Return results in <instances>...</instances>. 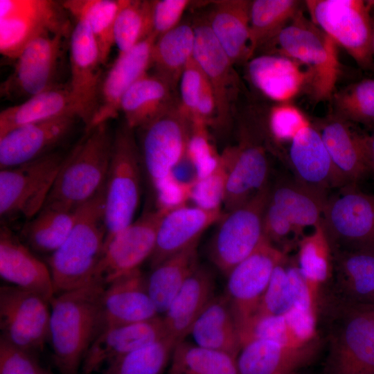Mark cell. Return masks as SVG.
Here are the masks:
<instances>
[{"label": "cell", "mask_w": 374, "mask_h": 374, "mask_svg": "<svg viewBox=\"0 0 374 374\" xmlns=\"http://www.w3.org/2000/svg\"><path fill=\"white\" fill-rule=\"evenodd\" d=\"M177 344L166 337L111 361L101 374H163Z\"/></svg>", "instance_id": "f6af8a7d"}, {"label": "cell", "mask_w": 374, "mask_h": 374, "mask_svg": "<svg viewBox=\"0 0 374 374\" xmlns=\"http://www.w3.org/2000/svg\"><path fill=\"white\" fill-rule=\"evenodd\" d=\"M169 374H239L236 357L185 340L172 353Z\"/></svg>", "instance_id": "ee69618b"}, {"label": "cell", "mask_w": 374, "mask_h": 374, "mask_svg": "<svg viewBox=\"0 0 374 374\" xmlns=\"http://www.w3.org/2000/svg\"><path fill=\"white\" fill-rule=\"evenodd\" d=\"M331 100L335 116L347 122L374 125V79H364L335 91Z\"/></svg>", "instance_id": "7dc6e473"}, {"label": "cell", "mask_w": 374, "mask_h": 374, "mask_svg": "<svg viewBox=\"0 0 374 374\" xmlns=\"http://www.w3.org/2000/svg\"><path fill=\"white\" fill-rule=\"evenodd\" d=\"M226 171L220 161L210 174L193 183L190 198L197 206L208 210L221 209L225 189Z\"/></svg>", "instance_id": "816d5d0a"}, {"label": "cell", "mask_w": 374, "mask_h": 374, "mask_svg": "<svg viewBox=\"0 0 374 374\" xmlns=\"http://www.w3.org/2000/svg\"><path fill=\"white\" fill-rule=\"evenodd\" d=\"M214 283L211 272L199 265L161 315L168 337L178 344L189 335L193 323L215 296Z\"/></svg>", "instance_id": "1f68e13d"}, {"label": "cell", "mask_w": 374, "mask_h": 374, "mask_svg": "<svg viewBox=\"0 0 374 374\" xmlns=\"http://www.w3.org/2000/svg\"><path fill=\"white\" fill-rule=\"evenodd\" d=\"M195 30L186 24L178 25L157 39L152 51L155 74L172 88L179 81L182 71L193 58Z\"/></svg>", "instance_id": "f35d334b"}, {"label": "cell", "mask_w": 374, "mask_h": 374, "mask_svg": "<svg viewBox=\"0 0 374 374\" xmlns=\"http://www.w3.org/2000/svg\"><path fill=\"white\" fill-rule=\"evenodd\" d=\"M139 130L142 166L154 188L186 157L191 122L179 106L172 105Z\"/></svg>", "instance_id": "7c38bea8"}, {"label": "cell", "mask_w": 374, "mask_h": 374, "mask_svg": "<svg viewBox=\"0 0 374 374\" xmlns=\"http://www.w3.org/2000/svg\"><path fill=\"white\" fill-rule=\"evenodd\" d=\"M216 112L215 98L213 89L207 80L194 109L190 122L201 123L208 125L213 117L216 116Z\"/></svg>", "instance_id": "6f0895ef"}, {"label": "cell", "mask_w": 374, "mask_h": 374, "mask_svg": "<svg viewBox=\"0 0 374 374\" xmlns=\"http://www.w3.org/2000/svg\"><path fill=\"white\" fill-rule=\"evenodd\" d=\"M105 287L92 281L55 295L50 302L49 341L60 374H78L89 348L100 332V303Z\"/></svg>", "instance_id": "6da1fadb"}, {"label": "cell", "mask_w": 374, "mask_h": 374, "mask_svg": "<svg viewBox=\"0 0 374 374\" xmlns=\"http://www.w3.org/2000/svg\"><path fill=\"white\" fill-rule=\"evenodd\" d=\"M167 337L161 315L152 319L109 327L89 348L81 370L92 374L103 364Z\"/></svg>", "instance_id": "d4e9b609"}, {"label": "cell", "mask_w": 374, "mask_h": 374, "mask_svg": "<svg viewBox=\"0 0 374 374\" xmlns=\"http://www.w3.org/2000/svg\"><path fill=\"white\" fill-rule=\"evenodd\" d=\"M192 185L193 183L179 181L171 174L154 188L158 208L171 210L186 205V200L190 198Z\"/></svg>", "instance_id": "9f6ffc18"}, {"label": "cell", "mask_w": 374, "mask_h": 374, "mask_svg": "<svg viewBox=\"0 0 374 374\" xmlns=\"http://www.w3.org/2000/svg\"><path fill=\"white\" fill-rule=\"evenodd\" d=\"M296 0H254L251 3L249 54L272 41L299 13Z\"/></svg>", "instance_id": "7bdbcfd3"}, {"label": "cell", "mask_w": 374, "mask_h": 374, "mask_svg": "<svg viewBox=\"0 0 374 374\" xmlns=\"http://www.w3.org/2000/svg\"><path fill=\"white\" fill-rule=\"evenodd\" d=\"M50 303L14 285L0 287V337L37 355L50 340Z\"/></svg>", "instance_id": "4fadbf2b"}, {"label": "cell", "mask_w": 374, "mask_h": 374, "mask_svg": "<svg viewBox=\"0 0 374 374\" xmlns=\"http://www.w3.org/2000/svg\"><path fill=\"white\" fill-rule=\"evenodd\" d=\"M292 310L317 312V306L295 257L286 254L275 267L253 317L285 315Z\"/></svg>", "instance_id": "4dcf8cb0"}, {"label": "cell", "mask_w": 374, "mask_h": 374, "mask_svg": "<svg viewBox=\"0 0 374 374\" xmlns=\"http://www.w3.org/2000/svg\"><path fill=\"white\" fill-rule=\"evenodd\" d=\"M125 0H66L62 1L75 20L84 21L98 46L101 62L105 64L114 44V28L117 15Z\"/></svg>", "instance_id": "b9f144b4"}, {"label": "cell", "mask_w": 374, "mask_h": 374, "mask_svg": "<svg viewBox=\"0 0 374 374\" xmlns=\"http://www.w3.org/2000/svg\"><path fill=\"white\" fill-rule=\"evenodd\" d=\"M134 131L125 124L113 136L105 186V244L134 220L139 205L142 163Z\"/></svg>", "instance_id": "8992f818"}, {"label": "cell", "mask_w": 374, "mask_h": 374, "mask_svg": "<svg viewBox=\"0 0 374 374\" xmlns=\"http://www.w3.org/2000/svg\"><path fill=\"white\" fill-rule=\"evenodd\" d=\"M310 20L344 48L357 64L373 63L372 12L374 1L306 0Z\"/></svg>", "instance_id": "52a82bcc"}, {"label": "cell", "mask_w": 374, "mask_h": 374, "mask_svg": "<svg viewBox=\"0 0 374 374\" xmlns=\"http://www.w3.org/2000/svg\"><path fill=\"white\" fill-rule=\"evenodd\" d=\"M270 186L240 206L224 213L210 242L208 256L224 275L253 253L266 239L263 216Z\"/></svg>", "instance_id": "9c48e42d"}, {"label": "cell", "mask_w": 374, "mask_h": 374, "mask_svg": "<svg viewBox=\"0 0 374 374\" xmlns=\"http://www.w3.org/2000/svg\"><path fill=\"white\" fill-rule=\"evenodd\" d=\"M189 335L200 347L237 357L241 349L239 327L224 294L214 296L193 323Z\"/></svg>", "instance_id": "d6a6232c"}, {"label": "cell", "mask_w": 374, "mask_h": 374, "mask_svg": "<svg viewBox=\"0 0 374 374\" xmlns=\"http://www.w3.org/2000/svg\"><path fill=\"white\" fill-rule=\"evenodd\" d=\"M197 244L170 256L151 269L146 276L147 288L159 315L165 313L187 278L199 265Z\"/></svg>", "instance_id": "74e56055"}, {"label": "cell", "mask_w": 374, "mask_h": 374, "mask_svg": "<svg viewBox=\"0 0 374 374\" xmlns=\"http://www.w3.org/2000/svg\"><path fill=\"white\" fill-rule=\"evenodd\" d=\"M319 305L328 329L325 374H374V304L347 303L328 295Z\"/></svg>", "instance_id": "7a4b0ae2"}, {"label": "cell", "mask_w": 374, "mask_h": 374, "mask_svg": "<svg viewBox=\"0 0 374 374\" xmlns=\"http://www.w3.org/2000/svg\"><path fill=\"white\" fill-rule=\"evenodd\" d=\"M207 125L201 123H191V133L186 157L193 165L197 179L206 177L218 166L220 154L211 143Z\"/></svg>", "instance_id": "681fc988"}, {"label": "cell", "mask_w": 374, "mask_h": 374, "mask_svg": "<svg viewBox=\"0 0 374 374\" xmlns=\"http://www.w3.org/2000/svg\"><path fill=\"white\" fill-rule=\"evenodd\" d=\"M288 162L301 184L327 195L329 189L338 188L333 166L317 127L303 128L290 143Z\"/></svg>", "instance_id": "f1b7e54d"}, {"label": "cell", "mask_w": 374, "mask_h": 374, "mask_svg": "<svg viewBox=\"0 0 374 374\" xmlns=\"http://www.w3.org/2000/svg\"><path fill=\"white\" fill-rule=\"evenodd\" d=\"M372 48L374 53V10L372 12Z\"/></svg>", "instance_id": "91938a15"}, {"label": "cell", "mask_w": 374, "mask_h": 374, "mask_svg": "<svg viewBox=\"0 0 374 374\" xmlns=\"http://www.w3.org/2000/svg\"><path fill=\"white\" fill-rule=\"evenodd\" d=\"M170 85L154 74L145 73L125 93L120 112L125 125L135 130L148 124L172 106Z\"/></svg>", "instance_id": "e575fe53"}, {"label": "cell", "mask_w": 374, "mask_h": 374, "mask_svg": "<svg viewBox=\"0 0 374 374\" xmlns=\"http://www.w3.org/2000/svg\"><path fill=\"white\" fill-rule=\"evenodd\" d=\"M252 84L265 96L287 103L304 88L309 89L312 73L301 63L281 55H262L247 62Z\"/></svg>", "instance_id": "83f0119b"}, {"label": "cell", "mask_w": 374, "mask_h": 374, "mask_svg": "<svg viewBox=\"0 0 374 374\" xmlns=\"http://www.w3.org/2000/svg\"><path fill=\"white\" fill-rule=\"evenodd\" d=\"M69 50L71 80L69 87L77 115L87 130L97 109L103 80V64L96 39L83 20H75L70 34Z\"/></svg>", "instance_id": "e0dca14e"}, {"label": "cell", "mask_w": 374, "mask_h": 374, "mask_svg": "<svg viewBox=\"0 0 374 374\" xmlns=\"http://www.w3.org/2000/svg\"><path fill=\"white\" fill-rule=\"evenodd\" d=\"M224 213L183 205L168 211L158 227L156 244L150 258L151 269L182 250L198 243L204 231L217 222Z\"/></svg>", "instance_id": "484cf974"}, {"label": "cell", "mask_w": 374, "mask_h": 374, "mask_svg": "<svg viewBox=\"0 0 374 374\" xmlns=\"http://www.w3.org/2000/svg\"><path fill=\"white\" fill-rule=\"evenodd\" d=\"M43 374H52L50 371L44 369V373Z\"/></svg>", "instance_id": "94428289"}, {"label": "cell", "mask_w": 374, "mask_h": 374, "mask_svg": "<svg viewBox=\"0 0 374 374\" xmlns=\"http://www.w3.org/2000/svg\"><path fill=\"white\" fill-rule=\"evenodd\" d=\"M328 196L293 179H282L269 188L268 200L276 206L303 237V230L321 222Z\"/></svg>", "instance_id": "8d00e7d4"}, {"label": "cell", "mask_w": 374, "mask_h": 374, "mask_svg": "<svg viewBox=\"0 0 374 374\" xmlns=\"http://www.w3.org/2000/svg\"><path fill=\"white\" fill-rule=\"evenodd\" d=\"M158 38L153 32L148 38L118 54L115 62L103 78L97 109L86 131L116 118L120 112L121 100L128 89L148 73L152 65V48Z\"/></svg>", "instance_id": "ffe728a7"}, {"label": "cell", "mask_w": 374, "mask_h": 374, "mask_svg": "<svg viewBox=\"0 0 374 374\" xmlns=\"http://www.w3.org/2000/svg\"><path fill=\"white\" fill-rule=\"evenodd\" d=\"M297 247V266L319 308L321 290L330 282L333 267L331 246L321 222L304 235Z\"/></svg>", "instance_id": "ab89813d"}, {"label": "cell", "mask_w": 374, "mask_h": 374, "mask_svg": "<svg viewBox=\"0 0 374 374\" xmlns=\"http://www.w3.org/2000/svg\"><path fill=\"white\" fill-rule=\"evenodd\" d=\"M240 337L241 347L247 341L257 339L272 340L289 346H302L308 343L301 340L284 315L253 317L240 328Z\"/></svg>", "instance_id": "c3c4849f"}, {"label": "cell", "mask_w": 374, "mask_h": 374, "mask_svg": "<svg viewBox=\"0 0 374 374\" xmlns=\"http://www.w3.org/2000/svg\"><path fill=\"white\" fill-rule=\"evenodd\" d=\"M75 115H64L15 128L0 137V168L15 167L54 152L72 132Z\"/></svg>", "instance_id": "d6986e66"}, {"label": "cell", "mask_w": 374, "mask_h": 374, "mask_svg": "<svg viewBox=\"0 0 374 374\" xmlns=\"http://www.w3.org/2000/svg\"><path fill=\"white\" fill-rule=\"evenodd\" d=\"M152 12V1L125 0L114 28L118 54L130 51L154 32Z\"/></svg>", "instance_id": "bcb514c9"}, {"label": "cell", "mask_w": 374, "mask_h": 374, "mask_svg": "<svg viewBox=\"0 0 374 374\" xmlns=\"http://www.w3.org/2000/svg\"><path fill=\"white\" fill-rule=\"evenodd\" d=\"M305 115L296 106L278 103L269 112L268 127L271 136L278 143H290L305 127L310 125Z\"/></svg>", "instance_id": "f907efd6"}, {"label": "cell", "mask_w": 374, "mask_h": 374, "mask_svg": "<svg viewBox=\"0 0 374 374\" xmlns=\"http://www.w3.org/2000/svg\"><path fill=\"white\" fill-rule=\"evenodd\" d=\"M251 1L214 2L207 23L233 64L248 62Z\"/></svg>", "instance_id": "836d02e7"}, {"label": "cell", "mask_w": 374, "mask_h": 374, "mask_svg": "<svg viewBox=\"0 0 374 374\" xmlns=\"http://www.w3.org/2000/svg\"><path fill=\"white\" fill-rule=\"evenodd\" d=\"M69 114L78 117L69 87L56 86L3 109L0 137L19 127Z\"/></svg>", "instance_id": "d590c367"}, {"label": "cell", "mask_w": 374, "mask_h": 374, "mask_svg": "<svg viewBox=\"0 0 374 374\" xmlns=\"http://www.w3.org/2000/svg\"><path fill=\"white\" fill-rule=\"evenodd\" d=\"M104 202L105 186L79 208L69 235L48 257V267L55 295L93 281L106 237Z\"/></svg>", "instance_id": "277c9868"}, {"label": "cell", "mask_w": 374, "mask_h": 374, "mask_svg": "<svg viewBox=\"0 0 374 374\" xmlns=\"http://www.w3.org/2000/svg\"><path fill=\"white\" fill-rule=\"evenodd\" d=\"M0 276L49 303L55 297L50 269L8 226L0 229Z\"/></svg>", "instance_id": "603a6c76"}, {"label": "cell", "mask_w": 374, "mask_h": 374, "mask_svg": "<svg viewBox=\"0 0 374 374\" xmlns=\"http://www.w3.org/2000/svg\"><path fill=\"white\" fill-rule=\"evenodd\" d=\"M179 82L181 100L179 108L190 121L200 94L207 82L204 73L193 58L182 71Z\"/></svg>", "instance_id": "db71d44e"}, {"label": "cell", "mask_w": 374, "mask_h": 374, "mask_svg": "<svg viewBox=\"0 0 374 374\" xmlns=\"http://www.w3.org/2000/svg\"><path fill=\"white\" fill-rule=\"evenodd\" d=\"M293 374H299L298 373H293Z\"/></svg>", "instance_id": "6125c7cd"}, {"label": "cell", "mask_w": 374, "mask_h": 374, "mask_svg": "<svg viewBox=\"0 0 374 374\" xmlns=\"http://www.w3.org/2000/svg\"><path fill=\"white\" fill-rule=\"evenodd\" d=\"M62 2L51 0L0 1V52L15 60L35 38L71 33Z\"/></svg>", "instance_id": "30bf717a"}, {"label": "cell", "mask_w": 374, "mask_h": 374, "mask_svg": "<svg viewBox=\"0 0 374 374\" xmlns=\"http://www.w3.org/2000/svg\"><path fill=\"white\" fill-rule=\"evenodd\" d=\"M320 346L317 337L302 346H289L269 339L247 341L236 357L239 374H293L310 364Z\"/></svg>", "instance_id": "cb8c5ba5"}, {"label": "cell", "mask_w": 374, "mask_h": 374, "mask_svg": "<svg viewBox=\"0 0 374 374\" xmlns=\"http://www.w3.org/2000/svg\"><path fill=\"white\" fill-rule=\"evenodd\" d=\"M36 355L0 337V374H43Z\"/></svg>", "instance_id": "f5cc1de1"}, {"label": "cell", "mask_w": 374, "mask_h": 374, "mask_svg": "<svg viewBox=\"0 0 374 374\" xmlns=\"http://www.w3.org/2000/svg\"><path fill=\"white\" fill-rule=\"evenodd\" d=\"M287 254L267 239L228 274L225 295L240 328L256 313L275 267Z\"/></svg>", "instance_id": "2e32d148"}, {"label": "cell", "mask_w": 374, "mask_h": 374, "mask_svg": "<svg viewBox=\"0 0 374 374\" xmlns=\"http://www.w3.org/2000/svg\"><path fill=\"white\" fill-rule=\"evenodd\" d=\"M195 42L193 59L210 84L216 101V118L227 121L236 85L233 64L220 44L206 21L194 26Z\"/></svg>", "instance_id": "4316f807"}, {"label": "cell", "mask_w": 374, "mask_h": 374, "mask_svg": "<svg viewBox=\"0 0 374 374\" xmlns=\"http://www.w3.org/2000/svg\"><path fill=\"white\" fill-rule=\"evenodd\" d=\"M190 3L188 0L152 1L153 31L158 37L180 24V19Z\"/></svg>", "instance_id": "11a10c76"}, {"label": "cell", "mask_w": 374, "mask_h": 374, "mask_svg": "<svg viewBox=\"0 0 374 374\" xmlns=\"http://www.w3.org/2000/svg\"><path fill=\"white\" fill-rule=\"evenodd\" d=\"M170 210L158 208L144 212L104 245L93 280L105 286L140 269L151 257L160 222Z\"/></svg>", "instance_id": "5bb4252c"}, {"label": "cell", "mask_w": 374, "mask_h": 374, "mask_svg": "<svg viewBox=\"0 0 374 374\" xmlns=\"http://www.w3.org/2000/svg\"><path fill=\"white\" fill-rule=\"evenodd\" d=\"M226 171L223 204L225 212L248 202L269 186V166L265 149L248 139L221 154Z\"/></svg>", "instance_id": "ac0fdd59"}, {"label": "cell", "mask_w": 374, "mask_h": 374, "mask_svg": "<svg viewBox=\"0 0 374 374\" xmlns=\"http://www.w3.org/2000/svg\"><path fill=\"white\" fill-rule=\"evenodd\" d=\"M321 224L331 249L374 248V195L347 186L328 197Z\"/></svg>", "instance_id": "8fae6325"}, {"label": "cell", "mask_w": 374, "mask_h": 374, "mask_svg": "<svg viewBox=\"0 0 374 374\" xmlns=\"http://www.w3.org/2000/svg\"><path fill=\"white\" fill-rule=\"evenodd\" d=\"M78 209L70 211L42 208L24 224L19 237L33 251L51 254L69 235Z\"/></svg>", "instance_id": "60d3db41"}, {"label": "cell", "mask_w": 374, "mask_h": 374, "mask_svg": "<svg viewBox=\"0 0 374 374\" xmlns=\"http://www.w3.org/2000/svg\"><path fill=\"white\" fill-rule=\"evenodd\" d=\"M271 42L278 55L292 59L312 73L309 92L316 102L331 100L340 74L337 44L301 10Z\"/></svg>", "instance_id": "5b68a950"}, {"label": "cell", "mask_w": 374, "mask_h": 374, "mask_svg": "<svg viewBox=\"0 0 374 374\" xmlns=\"http://www.w3.org/2000/svg\"><path fill=\"white\" fill-rule=\"evenodd\" d=\"M332 292L352 303L374 304V248L332 251Z\"/></svg>", "instance_id": "f546056e"}, {"label": "cell", "mask_w": 374, "mask_h": 374, "mask_svg": "<svg viewBox=\"0 0 374 374\" xmlns=\"http://www.w3.org/2000/svg\"><path fill=\"white\" fill-rule=\"evenodd\" d=\"M68 154L54 151L0 171L1 218L30 220L44 206Z\"/></svg>", "instance_id": "ba28073f"}, {"label": "cell", "mask_w": 374, "mask_h": 374, "mask_svg": "<svg viewBox=\"0 0 374 374\" xmlns=\"http://www.w3.org/2000/svg\"><path fill=\"white\" fill-rule=\"evenodd\" d=\"M159 316L140 269L114 280L104 289L100 303L101 330Z\"/></svg>", "instance_id": "44dd1931"}, {"label": "cell", "mask_w": 374, "mask_h": 374, "mask_svg": "<svg viewBox=\"0 0 374 374\" xmlns=\"http://www.w3.org/2000/svg\"><path fill=\"white\" fill-rule=\"evenodd\" d=\"M65 33H48L29 43L15 59L12 72L1 84V96L25 101L53 88Z\"/></svg>", "instance_id": "9a60e30c"}, {"label": "cell", "mask_w": 374, "mask_h": 374, "mask_svg": "<svg viewBox=\"0 0 374 374\" xmlns=\"http://www.w3.org/2000/svg\"><path fill=\"white\" fill-rule=\"evenodd\" d=\"M366 144L371 172L374 175V132L371 135H366Z\"/></svg>", "instance_id": "680465c9"}, {"label": "cell", "mask_w": 374, "mask_h": 374, "mask_svg": "<svg viewBox=\"0 0 374 374\" xmlns=\"http://www.w3.org/2000/svg\"><path fill=\"white\" fill-rule=\"evenodd\" d=\"M107 123L86 131L68 154L42 208L76 211L105 186L114 136Z\"/></svg>", "instance_id": "3957f363"}, {"label": "cell", "mask_w": 374, "mask_h": 374, "mask_svg": "<svg viewBox=\"0 0 374 374\" xmlns=\"http://www.w3.org/2000/svg\"><path fill=\"white\" fill-rule=\"evenodd\" d=\"M317 128L330 155L339 188L357 185L371 172L366 134L355 130L348 122L335 116Z\"/></svg>", "instance_id": "7402d4cb"}]
</instances>
